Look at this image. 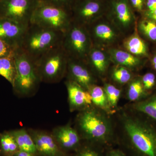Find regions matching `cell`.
Wrapping results in <instances>:
<instances>
[{"label": "cell", "instance_id": "1", "mask_svg": "<svg viewBox=\"0 0 156 156\" xmlns=\"http://www.w3.org/2000/svg\"><path fill=\"white\" fill-rule=\"evenodd\" d=\"M116 144L128 156H156V124L127 105L112 115Z\"/></svg>", "mask_w": 156, "mask_h": 156}, {"label": "cell", "instance_id": "2", "mask_svg": "<svg viewBox=\"0 0 156 156\" xmlns=\"http://www.w3.org/2000/svg\"><path fill=\"white\" fill-rule=\"evenodd\" d=\"M74 128L83 141L97 144L105 149L116 144L112 115L93 105L78 112Z\"/></svg>", "mask_w": 156, "mask_h": 156}, {"label": "cell", "instance_id": "3", "mask_svg": "<svg viewBox=\"0 0 156 156\" xmlns=\"http://www.w3.org/2000/svg\"><path fill=\"white\" fill-rule=\"evenodd\" d=\"M63 35V32L30 23L18 48L35 62L49 50L61 45Z\"/></svg>", "mask_w": 156, "mask_h": 156}, {"label": "cell", "instance_id": "4", "mask_svg": "<svg viewBox=\"0 0 156 156\" xmlns=\"http://www.w3.org/2000/svg\"><path fill=\"white\" fill-rule=\"evenodd\" d=\"M16 75L13 84L15 93L22 97L34 95L41 83L35 62L19 48L14 51Z\"/></svg>", "mask_w": 156, "mask_h": 156}, {"label": "cell", "instance_id": "5", "mask_svg": "<svg viewBox=\"0 0 156 156\" xmlns=\"http://www.w3.org/2000/svg\"><path fill=\"white\" fill-rule=\"evenodd\" d=\"M69 56L62 44L51 49L35 62L41 82L56 83L66 76Z\"/></svg>", "mask_w": 156, "mask_h": 156}, {"label": "cell", "instance_id": "6", "mask_svg": "<svg viewBox=\"0 0 156 156\" xmlns=\"http://www.w3.org/2000/svg\"><path fill=\"white\" fill-rule=\"evenodd\" d=\"M72 21L69 11L40 1L32 16L30 23L64 32Z\"/></svg>", "mask_w": 156, "mask_h": 156}, {"label": "cell", "instance_id": "7", "mask_svg": "<svg viewBox=\"0 0 156 156\" xmlns=\"http://www.w3.org/2000/svg\"><path fill=\"white\" fill-rule=\"evenodd\" d=\"M85 27L72 21L64 32L62 46L69 58L85 60L89 55L91 42Z\"/></svg>", "mask_w": 156, "mask_h": 156}, {"label": "cell", "instance_id": "8", "mask_svg": "<svg viewBox=\"0 0 156 156\" xmlns=\"http://www.w3.org/2000/svg\"><path fill=\"white\" fill-rule=\"evenodd\" d=\"M40 0H0V18L29 25Z\"/></svg>", "mask_w": 156, "mask_h": 156}, {"label": "cell", "instance_id": "9", "mask_svg": "<svg viewBox=\"0 0 156 156\" xmlns=\"http://www.w3.org/2000/svg\"><path fill=\"white\" fill-rule=\"evenodd\" d=\"M51 133L59 147L66 153L75 152L83 142L80 134L70 122L64 126L56 127Z\"/></svg>", "mask_w": 156, "mask_h": 156}, {"label": "cell", "instance_id": "10", "mask_svg": "<svg viewBox=\"0 0 156 156\" xmlns=\"http://www.w3.org/2000/svg\"><path fill=\"white\" fill-rule=\"evenodd\" d=\"M66 76H67L68 80L75 82L88 91L96 84L92 69L82 59L69 57Z\"/></svg>", "mask_w": 156, "mask_h": 156}, {"label": "cell", "instance_id": "11", "mask_svg": "<svg viewBox=\"0 0 156 156\" xmlns=\"http://www.w3.org/2000/svg\"><path fill=\"white\" fill-rule=\"evenodd\" d=\"M33 139L38 155L41 156H67L62 150L51 133L32 128L27 129Z\"/></svg>", "mask_w": 156, "mask_h": 156}, {"label": "cell", "instance_id": "12", "mask_svg": "<svg viewBox=\"0 0 156 156\" xmlns=\"http://www.w3.org/2000/svg\"><path fill=\"white\" fill-rule=\"evenodd\" d=\"M28 25L9 18H0V39L15 50L19 48Z\"/></svg>", "mask_w": 156, "mask_h": 156}, {"label": "cell", "instance_id": "13", "mask_svg": "<svg viewBox=\"0 0 156 156\" xmlns=\"http://www.w3.org/2000/svg\"><path fill=\"white\" fill-rule=\"evenodd\" d=\"M101 5L97 0H76L71 10L72 20L85 26L100 13Z\"/></svg>", "mask_w": 156, "mask_h": 156}, {"label": "cell", "instance_id": "14", "mask_svg": "<svg viewBox=\"0 0 156 156\" xmlns=\"http://www.w3.org/2000/svg\"><path fill=\"white\" fill-rule=\"evenodd\" d=\"M65 83L70 112H80L93 105L92 97L88 90L70 80H67Z\"/></svg>", "mask_w": 156, "mask_h": 156}, {"label": "cell", "instance_id": "15", "mask_svg": "<svg viewBox=\"0 0 156 156\" xmlns=\"http://www.w3.org/2000/svg\"><path fill=\"white\" fill-rule=\"evenodd\" d=\"M126 105L156 124V91L143 100Z\"/></svg>", "mask_w": 156, "mask_h": 156}, {"label": "cell", "instance_id": "16", "mask_svg": "<svg viewBox=\"0 0 156 156\" xmlns=\"http://www.w3.org/2000/svg\"><path fill=\"white\" fill-rule=\"evenodd\" d=\"M10 132L15 138L20 151L38 156L34 142L27 129L23 128Z\"/></svg>", "mask_w": 156, "mask_h": 156}, {"label": "cell", "instance_id": "17", "mask_svg": "<svg viewBox=\"0 0 156 156\" xmlns=\"http://www.w3.org/2000/svg\"><path fill=\"white\" fill-rule=\"evenodd\" d=\"M89 91L92 97L93 106L100 109L110 115L115 114L110 106L108 99L103 87L95 84L90 88Z\"/></svg>", "mask_w": 156, "mask_h": 156}, {"label": "cell", "instance_id": "18", "mask_svg": "<svg viewBox=\"0 0 156 156\" xmlns=\"http://www.w3.org/2000/svg\"><path fill=\"white\" fill-rule=\"evenodd\" d=\"M148 96L143 86L141 77L134 78L128 84L125 97L129 103L138 102Z\"/></svg>", "mask_w": 156, "mask_h": 156}, {"label": "cell", "instance_id": "19", "mask_svg": "<svg viewBox=\"0 0 156 156\" xmlns=\"http://www.w3.org/2000/svg\"><path fill=\"white\" fill-rule=\"evenodd\" d=\"M89 61L92 69L100 77L104 76L108 68V62L103 52L94 49L90 50L89 55Z\"/></svg>", "mask_w": 156, "mask_h": 156}, {"label": "cell", "instance_id": "20", "mask_svg": "<svg viewBox=\"0 0 156 156\" xmlns=\"http://www.w3.org/2000/svg\"><path fill=\"white\" fill-rule=\"evenodd\" d=\"M112 55L116 63L127 68L130 70L136 69L140 65V61L138 58L131 53L123 50H113Z\"/></svg>", "mask_w": 156, "mask_h": 156}, {"label": "cell", "instance_id": "21", "mask_svg": "<svg viewBox=\"0 0 156 156\" xmlns=\"http://www.w3.org/2000/svg\"><path fill=\"white\" fill-rule=\"evenodd\" d=\"M14 54L0 58V75L9 81L12 86L16 75Z\"/></svg>", "mask_w": 156, "mask_h": 156}, {"label": "cell", "instance_id": "22", "mask_svg": "<svg viewBox=\"0 0 156 156\" xmlns=\"http://www.w3.org/2000/svg\"><path fill=\"white\" fill-rule=\"evenodd\" d=\"M0 144L5 156H13L19 151L16 140L10 131L0 133Z\"/></svg>", "mask_w": 156, "mask_h": 156}, {"label": "cell", "instance_id": "23", "mask_svg": "<svg viewBox=\"0 0 156 156\" xmlns=\"http://www.w3.org/2000/svg\"><path fill=\"white\" fill-rule=\"evenodd\" d=\"M103 88L106 93L110 106L115 113L119 108V103L123 94L120 87L110 83H104Z\"/></svg>", "mask_w": 156, "mask_h": 156}, {"label": "cell", "instance_id": "24", "mask_svg": "<svg viewBox=\"0 0 156 156\" xmlns=\"http://www.w3.org/2000/svg\"><path fill=\"white\" fill-rule=\"evenodd\" d=\"M115 13L122 24L127 25L131 23L132 16L131 9L126 0H119L114 4Z\"/></svg>", "mask_w": 156, "mask_h": 156}, {"label": "cell", "instance_id": "25", "mask_svg": "<svg viewBox=\"0 0 156 156\" xmlns=\"http://www.w3.org/2000/svg\"><path fill=\"white\" fill-rule=\"evenodd\" d=\"M106 149L97 144L83 141L73 156H104Z\"/></svg>", "mask_w": 156, "mask_h": 156}, {"label": "cell", "instance_id": "26", "mask_svg": "<svg viewBox=\"0 0 156 156\" xmlns=\"http://www.w3.org/2000/svg\"><path fill=\"white\" fill-rule=\"evenodd\" d=\"M111 77L114 82L122 86L128 84L134 78L131 70L121 66L113 69Z\"/></svg>", "mask_w": 156, "mask_h": 156}, {"label": "cell", "instance_id": "27", "mask_svg": "<svg viewBox=\"0 0 156 156\" xmlns=\"http://www.w3.org/2000/svg\"><path fill=\"white\" fill-rule=\"evenodd\" d=\"M125 47L129 53L133 55H145L147 53L145 44L140 38L136 36L128 39L125 43Z\"/></svg>", "mask_w": 156, "mask_h": 156}, {"label": "cell", "instance_id": "28", "mask_svg": "<svg viewBox=\"0 0 156 156\" xmlns=\"http://www.w3.org/2000/svg\"><path fill=\"white\" fill-rule=\"evenodd\" d=\"M94 31L95 35L104 41H111L115 37L113 30L107 24H98L95 27Z\"/></svg>", "mask_w": 156, "mask_h": 156}, {"label": "cell", "instance_id": "29", "mask_svg": "<svg viewBox=\"0 0 156 156\" xmlns=\"http://www.w3.org/2000/svg\"><path fill=\"white\" fill-rule=\"evenodd\" d=\"M143 86L149 96L155 92L156 76L153 73H147L141 77Z\"/></svg>", "mask_w": 156, "mask_h": 156}, {"label": "cell", "instance_id": "30", "mask_svg": "<svg viewBox=\"0 0 156 156\" xmlns=\"http://www.w3.org/2000/svg\"><path fill=\"white\" fill-rule=\"evenodd\" d=\"M140 28L148 38L152 41H156V23L155 21L144 20L140 23Z\"/></svg>", "mask_w": 156, "mask_h": 156}, {"label": "cell", "instance_id": "31", "mask_svg": "<svg viewBox=\"0 0 156 156\" xmlns=\"http://www.w3.org/2000/svg\"><path fill=\"white\" fill-rule=\"evenodd\" d=\"M43 2L48 3L63 8L71 12L76 0H40Z\"/></svg>", "mask_w": 156, "mask_h": 156}, {"label": "cell", "instance_id": "32", "mask_svg": "<svg viewBox=\"0 0 156 156\" xmlns=\"http://www.w3.org/2000/svg\"><path fill=\"white\" fill-rule=\"evenodd\" d=\"M14 51V49L0 39V58L12 55Z\"/></svg>", "mask_w": 156, "mask_h": 156}, {"label": "cell", "instance_id": "33", "mask_svg": "<svg viewBox=\"0 0 156 156\" xmlns=\"http://www.w3.org/2000/svg\"><path fill=\"white\" fill-rule=\"evenodd\" d=\"M104 156H128L121 148H115L112 147L107 149Z\"/></svg>", "mask_w": 156, "mask_h": 156}, {"label": "cell", "instance_id": "34", "mask_svg": "<svg viewBox=\"0 0 156 156\" xmlns=\"http://www.w3.org/2000/svg\"><path fill=\"white\" fill-rule=\"evenodd\" d=\"M133 7L138 11H141L144 7V0H130Z\"/></svg>", "mask_w": 156, "mask_h": 156}, {"label": "cell", "instance_id": "35", "mask_svg": "<svg viewBox=\"0 0 156 156\" xmlns=\"http://www.w3.org/2000/svg\"><path fill=\"white\" fill-rule=\"evenodd\" d=\"M147 6L148 9V11L156 10V0H147Z\"/></svg>", "mask_w": 156, "mask_h": 156}, {"label": "cell", "instance_id": "36", "mask_svg": "<svg viewBox=\"0 0 156 156\" xmlns=\"http://www.w3.org/2000/svg\"><path fill=\"white\" fill-rule=\"evenodd\" d=\"M13 156H37L33 154L23 151H19L16 153Z\"/></svg>", "mask_w": 156, "mask_h": 156}, {"label": "cell", "instance_id": "37", "mask_svg": "<svg viewBox=\"0 0 156 156\" xmlns=\"http://www.w3.org/2000/svg\"><path fill=\"white\" fill-rule=\"evenodd\" d=\"M147 16L154 21H156V10L147 11Z\"/></svg>", "mask_w": 156, "mask_h": 156}, {"label": "cell", "instance_id": "38", "mask_svg": "<svg viewBox=\"0 0 156 156\" xmlns=\"http://www.w3.org/2000/svg\"><path fill=\"white\" fill-rule=\"evenodd\" d=\"M152 64L154 69L156 71V55L154 56L152 60Z\"/></svg>", "mask_w": 156, "mask_h": 156}]
</instances>
